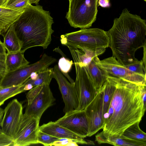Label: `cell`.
<instances>
[{"label": "cell", "instance_id": "cell-35", "mask_svg": "<svg viewBox=\"0 0 146 146\" xmlns=\"http://www.w3.org/2000/svg\"><path fill=\"white\" fill-rule=\"evenodd\" d=\"M3 42L0 39V54H6V50Z\"/></svg>", "mask_w": 146, "mask_h": 146}, {"label": "cell", "instance_id": "cell-20", "mask_svg": "<svg viewBox=\"0 0 146 146\" xmlns=\"http://www.w3.org/2000/svg\"><path fill=\"white\" fill-rule=\"evenodd\" d=\"M23 53L21 51L6 53L5 63L7 72L15 70L29 64V62L24 57Z\"/></svg>", "mask_w": 146, "mask_h": 146}, {"label": "cell", "instance_id": "cell-40", "mask_svg": "<svg viewBox=\"0 0 146 146\" xmlns=\"http://www.w3.org/2000/svg\"><path fill=\"white\" fill-rule=\"evenodd\" d=\"M3 30L2 28L0 27V35L3 34Z\"/></svg>", "mask_w": 146, "mask_h": 146}, {"label": "cell", "instance_id": "cell-11", "mask_svg": "<svg viewBox=\"0 0 146 146\" xmlns=\"http://www.w3.org/2000/svg\"><path fill=\"white\" fill-rule=\"evenodd\" d=\"M104 86L98 90L92 100L84 110L87 118L89 131L88 137H90L102 129L104 125L103 114V98Z\"/></svg>", "mask_w": 146, "mask_h": 146}, {"label": "cell", "instance_id": "cell-36", "mask_svg": "<svg viewBox=\"0 0 146 146\" xmlns=\"http://www.w3.org/2000/svg\"><path fill=\"white\" fill-rule=\"evenodd\" d=\"M146 44L143 47V57L142 60L144 64L146 66Z\"/></svg>", "mask_w": 146, "mask_h": 146}, {"label": "cell", "instance_id": "cell-4", "mask_svg": "<svg viewBox=\"0 0 146 146\" xmlns=\"http://www.w3.org/2000/svg\"><path fill=\"white\" fill-rule=\"evenodd\" d=\"M60 42L68 47L98 50L109 47L107 32L98 28L82 29L62 35Z\"/></svg>", "mask_w": 146, "mask_h": 146}, {"label": "cell", "instance_id": "cell-6", "mask_svg": "<svg viewBox=\"0 0 146 146\" xmlns=\"http://www.w3.org/2000/svg\"><path fill=\"white\" fill-rule=\"evenodd\" d=\"M49 85L44 83L33 87L28 92L27 104L23 116L40 120L44 112L54 104L55 99Z\"/></svg>", "mask_w": 146, "mask_h": 146}, {"label": "cell", "instance_id": "cell-30", "mask_svg": "<svg viewBox=\"0 0 146 146\" xmlns=\"http://www.w3.org/2000/svg\"><path fill=\"white\" fill-rule=\"evenodd\" d=\"M13 140L3 133L0 134V146H12Z\"/></svg>", "mask_w": 146, "mask_h": 146}, {"label": "cell", "instance_id": "cell-5", "mask_svg": "<svg viewBox=\"0 0 146 146\" xmlns=\"http://www.w3.org/2000/svg\"><path fill=\"white\" fill-rule=\"evenodd\" d=\"M98 0H70L66 18L75 28L91 27L96 20Z\"/></svg>", "mask_w": 146, "mask_h": 146}, {"label": "cell", "instance_id": "cell-37", "mask_svg": "<svg viewBox=\"0 0 146 146\" xmlns=\"http://www.w3.org/2000/svg\"><path fill=\"white\" fill-rule=\"evenodd\" d=\"M9 0H0V7H5Z\"/></svg>", "mask_w": 146, "mask_h": 146}, {"label": "cell", "instance_id": "cell-18", "mask_svg": "<svg viewBox=\"0 0 146 146\" xmlns=\"http://www.w3.org/2000/svg\"><path fill=\"white\" fill-rule=\"evenodd\" d=\"M106 79L103 84L104 90L103 98V114L107 113L115 89L117 78L106 75Z\"/></svg>", "mask_w": 146, "mask_h": 146}, {"label": "cell", "instance_id": "cell-43", "mask_svg": "<svg viewBox=\"0 0 146 146\" xmlns=\"http://www.w3.org/2000/svg\"><path fill=\"white\" fill-rule=\"evenodd\" d=\"M144 1H146V0H144Z\"/></svg>", "mask_w": 146, "mask_h": 146}, {"label": "cell", "instance_id": "cell-39", "mask_svg": "<svg viewBox=\"0 0 146 146\" xmlns=\"http://www.w3.org/2000/svg\"><path fill=\"white\" fill-rule=\"evenodd\" d=\"M4 113V110L0 107V121L3 117Z\"/></svg>", "mask_w": 146, "mask_h": 146}, {"label": "cell", "instance_id": "cell-22", "mask_svg": "<svg viewBox=\"0 0 146 146\" xmlns=\"http://www.w3.org/2000/svg\"><path fill=\"white\" fill-rule=\"evenodd\" d=\"M3 35V43L8 52L21 51V45L15 32L13 24L9 27Z\"/></svg>", "mask_w": 146, "mask_h": 146}, {"label": "cell", "instance_id": "cell-31", "mask_svg": "<svg viewBox=\"0 0 146 146\" xmlns=\"http://www.w3.org/2000/svg\"><path fill=\"white\" fill-rule=\"evenodd\" d=\"M6 55L0 54V76L1 77L7 72L5 63Z\"/></svg>", "mask_w": 146, "mask_h": 146}, {"label": "cell", "instance_id": "cell-13", "mask_svg": "<svg viewBox=\"0 0 146 146\" xmlns=\"http://www.w3.org/2000/svg\"><path fill=\"white\" fill-rule=\"evenodd\" d=\"M55 121L83 138L88 137V123L84 110H73L66 112Z\"/></svg>", "mask_w": 146, "mask_h": 146}, {"label": "cell", "instance_id": "cell-7", "mask_svg": "<svg viewBox=\"0 0 146 146\" xmlns=\"http://www.w3.org/2000/svg\"><path fill=\"white\" fill-rule=\"evenodd\" d=\"M56 61L55 58L44 53L36 62L7 72L0 80V87L4 88L21 85L30 78L33 72L45 70Z\"/></svg>", "mask_w": 146, "mask_h": 146}, {"label": "cell", "instance_id": "cell-3", "mask_svg": "<svg viewBox=\"0 0 146 146\" xmlns=\"http://www.w3.org/2000/svg\"><path fill=\"white\" fill-rule=\"evenodd\" d=\"M54 23L49 11L42 7L29 4L13 25L24 53L31 48L41 46L46 48L52 40Z\"/></svg>", "mask_w": 146, "mask_h": 146}, {"label": "cell", "instance_id": "cell-16", "mask_svg": "<svg viewBox=\"0 0 146 146\" xmlns=\"http://www.w3.org/2000/svg\"><path fill=\"white\" fill-rule=\"evenodd\" d=\"M74 63H77L81 66H86L96 56L103 54L106 49L98 50L75 48L68 47Z\"/></svg>", "mask_w": 146, "mask_h": 146}, {"label": "cell", "instance_id": "cell-29", "mask_svg": "<svg viewBox=\"0 0 146 146\" xmlns=\"http://www.w3.org/2000/svg\"><path fill=\"white\" fill-rule=\"evenodd\" d=\"M29 4V0H9L5 7L14 10L24 9Z\"/></svg>", "mask_w": 146, "mask_h": 146}, {"label": "cell", "instance_id": "cell-28", "mask_svg": "<svg viewBox=\"0 0 146 146\" xmlns=\"http://www.w3.org/2000/svg\"><path fill=\"white\" fill-rule=\"evenodd\" d=\"M124 66L134 72L146 75V66L144 65L142 60H138Z\"/></svg>", "mask_w": 146, "mask_h": 146}, {"label": "cell", "instance_id": "cell-32", "mask_svg": "<svg viewBox=\"0 0 146 146\" xmlns=\"http://www.w3.org/2000/svg\"><path fill=\"white\" fill-rule=\"evenodd\" d=\"M146 86H140L141 98L143 104V110L145 111L146 110Z\"/></svg>", "mask_w": 146, "mask_h": 146}, {"label": "cell", "instance_id": "cell-10", "mask_svg": "<svg viewBox=\"0 0 146 146\" xmlns=\"http://www.w3.org/2000/svg\"><path fill=\"white\" fill-rule=\"evenodd\" d=\"M22 104L17 99L10 101L4 110L0 126L2 133L13 140L16 135L23 117Z\"/></svg>", "mask_w": 146, "mask_h": 146}, {"label": "cell", "instance_id": "cell-1", "mask_svg": "<svg viewBox=\"0 0 146 146\" xmlns=\"http://www.w3.org/2000/svg\"><path fill=\"white\" fill-rule=\"evenodd\" d=\"M140 86L117 78L112 98L104 116L103 131L96 136L117 137L129 126L140 121L145 111Z\"/></svg>", "mask_w": 146, "mask_h": 146}, {"label": "cell", "instance_id": "cell-14", "mask_svg": "<svg viewBox=\"0 0 146 146\" xmlns=\"http://www.w3.org/2000/svg\"><path fill=\"white\" fill-rule=\"evenodd\" d=\"M40 120L33 117L23 116L19 130L13 140L12 146H27L37 144Z\"/></svg>", "mask_w": 146, "mask_h": 146}, {"label": "cell", "instance_id": "cell-25", "mask_svg": "<svg viewBox=\"0 0 146 146\" xmlns=\"http://www.w3.org/2000/svg\"><path fill=\"white\" fill-rule=\"evenodd\" d=\"M23 92L22 85L4 88L0 87V107L7 99Z\"/></svg>", "mask_w": 146, "mask_h": 146}, {"label": "cell", "instance_id": "cell-17", "mask_svg": "<svg viewBox=\"0 0 146 146\" xmlns=\"http://www.w3.org/2000/svg\"><path fill=\"white\" fill-rule=\"evenodd\" d=\"M24 9L16 11L0 7V27L3 33L18 19Z\"/></svg>", "mask_w": 146, "mask_h": 146}, {"label": "cell", "instance_id": "cell-42", "mask_svg": "<svg viewBox=\"0 0 146 146\" xmlns=\"http://www.w3.org/2000/svg\"><path fill=\"white\" fill-rule=\"evenodd\" d=\"M1 76H0V79H1Z\"/></svg>", "mask_w": 146, "mask_h": 146}, {"label": "cell", "instance_id": "cell-9", "mask_svg": "<svg viewBox=\"0 0 146 146\" xmlns=\"http://www.w3.org/2000/svg\"><path fill=\"white\" fill-rule=\"evenodd\" d=\"M75 64L76 78L74 86L77 94L78 107L76 110H84L97 94L95 88L86 67Z\"/></svg>", "mask_w": 146, "mask_h": 146}, {"label": "cell", "instance_id": "cell-44", "mask_svg": "<svg viewBox=\"0 0 146 146\" xmlns=\"http://www.w3.org/2000/svg\"><path fill=\"white\" fill-rule=\"evenodd\" d=\"M70 0H69V1H70Z\"/></svg>", "mask_w": 146, "mask_h": 146}, {"label": "cell", "instance_id": "cell-21", "mask_svg": "<svg viewBox=\"0 0 146 146\" xmlns=\"http://www.w3.org/2000/svg\"><path fill=\"white\" fill-rule=\"evenodd\" d=\"M86 67L95 88L98 90L106 81V75L96 64L94 58Z\"/></svg>", "mask_w": 146, "mask_h": 146}, {"label": "cell", "instance_id": "cell-2", "mask_svg": "<svg viewBox=\"0 0 146 146\" xmlns=\"http://www.w3.org/2000/svg\"><path fill=\"white\" fill-rule=\"evenodd\" d=\"M146 22L125 9L107 31L113 56L122 65L139 60L135 55L138 49L146 44Z\"/></svg>", "mask_w": 146, "mask_h": 146}, {"label": "cell", "instance_id": "cell-8", "mask_svg": "<svg viewBox=\"0 0 146 146\" xmlns=\"http://www.w3.org/2000/svg\"><path fill=\"white\" fill-rule=\"evenodd\" d=\"M95 62L106 75L124 80L138 85H146V75L131 71L121 64L113 56L100 60L94 58Z\"/></svg>", "mask_w": 146, "mask_h": 146}, {"label": "cell", "instance_id": "cell-23", "mask_svg": "<svg viewBox=\"0 0 146 146\" xmlns=\"http://www.w3.org/2000/svg\"><path fill=\"white\" fill-rule=\"evenodd\" d=\"M52 78V68H48L38 72H33L24 83L29 84L33 88L44 83L50 84Z\"/></svg>", "mask_w": 146, "mask_h": 146}, {"label": "cell", "instance_id": "cell-41", "mask_svg": "<svg viewBox=\"0 0 146 146\" xmlns=\"http://www.w3.org/2000/svg\"><path fill=\"white\" fill-rule=\"evenodd\" d=\"M2 133H2L1 129L0 128V134H2Z\"/></svg>", "mask_w": 146, "mask_h": 146}, {"label": "cell", "instance_id": "cell-15", "mask_svg": "<svg viewBox=\"0 0 146 146\" xmlns=\"http://www.w3.org/2000/svg\"><path fill=\"white\" fill-rule=\"evenodd\" d=\"M41 131L57 138L68 139L78 144L93 145L90 140H85L81 136L60 125L56 121H50L39 127Z\"/></svg>", "mask_w": 146, "mask_h": 146}, {"label": "cell", "instance_id": "cell-12", "mask_svg": "<svg viewBox=\"0 0 146 146\" xmlns=\"http://www.w3.org/2000/svg\"><path fill=\"white\" fill-rule=\"evenodd\" d=\"M52 77L56 81L61 94L65 105L64 112L77 110L78 102L74 84L67 80L57 65L52 68Z\"/></svg>", "mask_w": 146, "mask_h": 146}, {"label": "cell", "instance_id": "cell-24", "mask_svg": "<svg viewBox=\"0 0 146 146\" xmlns=\"http://www.w3.org/2000/svg\"><path fill=\"white\" fill-rule=\"evenodd\" d=\"M140 122H137L127 128L122 134L129 139L146 143V134L140 128Z\"/></svg>", "mask_w": 146, "mask_h": 146}, {"label": "cell", "instance_id": "cell-19", "mask_svg": "<svg viewBox=\"0 0 146 146\" xmlns=\"http://www.w3.org/2000/svg\"><path fill=\"white\" fill-rule=\"evenodd\" d=\"M95 137V141L99 144L106 143L117 146H146V142L129 139L125 137L123 134L117 137Z\"/></svg>", "mask_w": 146, "mask_h": 146}, {"label": "cell", "instance_id": "cell-33", "mask_svg": "<svg viewBox=\"0 0 146 146\" xmlns=\"http://www.w3.org/2000/svg\"><path fill=\"white\" fill-rule=\"evenodd\" d=\"M71 141H73L68 139L61 138L59 140L55 141L52 144L51 146H67V145Z\"/></svg>", "mask_w": 146, "mask_h": 146}, {"label": "cell", "instance_id": "cell-27", "mask_svg": "<svg viewBox=\"0 0 146 146\" xmlns=\"http://www.w3.org/2000/svg\"><path fill=\"white\" fill-rule=\"evenodd\" d=\"M60 139L44 133L39 130L37 134V141L38 143L45 146H51L55 141L59 140Z\"/></svg>", "mask_w": 146, "mask_h": 146}, {"label": "cell", "instance_id": "cell-34", "mask_svg": "<svg viewBox=\"0 0 146 146\" xmlns=\"http://www.w3.org/2000/svg\"><path fill=\"white\" fill-rule=\"evenodd\" d=\"M110 0H98V7L100 6L102 7L107 8L110 6Z\"/></svg>", "mask_w": 146, "mask_h": 146}, {"label": "cell", "instance_id": "cell-38", "mask_svg": "<svg viewBox=\"0 0 146 146\" xmlns=\"http://www.w3.org/2000/svg\"><path fill=\"white\" fill-rule=\"evenodd\" d=\"M40 0H29V4H31L33 3H35L38 5Z\"/></svg>", "mask_w": 146, "mask_h": 146}, {"label": "cell", "instance_id": "cell-26", "mask_svg": "<svg viewBox=\"0 0 146 146\" xmlns=\"http://www.w3.org/2000/svg\"><path fill=\"white\" fill-rule=\"evenodd\" d=\"M73 64L72 60L64 57L61 58L58 62V67L62 74L68 78L70 82L74 84V81L70 77L68 72L71 70Z\"/></svg>", "mask_w": 146, "mask_h": 146}]
</instances>
